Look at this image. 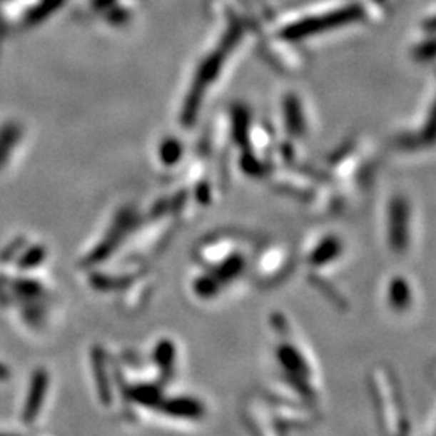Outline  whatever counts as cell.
<instances>
[{"mask_svg": "<svg viewBox=\"0 0 436 436\" xmlns=\"http://www.w3.org/2000/svg\"><path fill=\"white\" fill-rule=\"evenodd\" d=\"M362 15V11L359 7H349L346 10H338L333 14L318 16V18H310V20L300 21L293 24V26H288L283 31V38L288 39H299L305 38V36L315 34L318 31H325L328 28H336L341 26V24L351 23L355 18H359Z\"/></svg>", "mask_w": 436, "mask_h": 436, "instance_id": "cell-1", "label": "cell"}, {"mask_svg": "<svg viewBox=\"0 0 436 436\" xmlns=\"http://www.w3.org/2000/svg\"><path fill=\"white\" fill-rule=\"evenodd\" d=\"M49 383H51V378H49V373L44 368H38V370L31 375L28 395L26 399H24L23 407V422L26 423V425L34 423L36 417L39 415L42 404H44V399L47 396Z\"/></svg>", "mask_w": 436, "mask_h": 436, "instance_id": "cell-2", "label": "cell"}, {"mask_svg": "<svg viewBox=\"0 0 436 436\" xmlns=\"http://www.w3.org/2000/svg\"><path fill=\"white\" fill-rule=\"evenodd\" d=\"M158 409L170 417H181V419H198L202 415V406L191 397H173L158 402Z\"/></svg>", "mask_w": 436, "mask_h": 436, "instance_id": "cell-3", "label": "cell"}, {"mask_svg": "<svg viewBox=\"0 0 436 436\" xmlns=\"http://www.w3.org/2000/svg\"><path fill=\"white\" fill-rule=\"evenodd\" d=\"M91 362H92V372H94V378H96V386L97 390H99V396L102 399V402L107 404L112 401V390H110L106 355H103L99 348L92 349Z\"/></svg>", "mask_w": 436, "mask_h": 436, "instance_id": "cell-4", "label": "cell"}, {"mask_svg": "<svg viewBox=\"0 0 436 436\" xmlns=\"http://www.w3.org/2000/svg\"><path fill=\"white\" fill-rule=\"evenodd\" d=\"M176 359V349L170 340H161L153 349V362H156L158 370L170 372L173 368Z\"/></svg>", "mask_w": 436, "mask_h": 436, "instance_id": "cell-5", "label": "cell"}, {"mask_svg": "<svg viewBox=\"0 0 436 436\" xmlns=\"http://www.w3.org/2000/svg\"><path fill=\"white\" fill-rule=\"evenodd\" d=\"M130 397L136 401L141 406L146 407H157L161 399V391L153 385H138L130 390Z\"/></svg>", "mask_w": 436, "mask_h": 436, "instance_id": "cell-6", "label": "cell"}, {"mask_svg": "<svg viewBox=\"0 0 436 436\" xmlns=\"http://www.w3.org/2000/svg\"><path fill=\"white\" fill-rule=\"evenodd\" d=\"M11 290L15 294H18L20 298L24 299H38L44 294V288L41 286V283L34 280H18L11 285Z\"/></svg>", "mask_w": 436, "mask_h": 436, "instance_id": "cell-7", "label": "cell"}, {"mask_svg": "<svg viewBox=\"0 0 436 436\" xmlns=\"http://www.w3.org/2000/svg\"><path fill=\"white\" fill-rule=\"evenodd\" d=\"M46 259V253L42 248H33L26 250L21 255V259L18 260V267L23 270H29V268H36L39 265V263Z\"/></svg>", "mask_w": 436, "mask_h": 436, "instance_id": "cell-8", "label": "cell"}, {"mask_svg": "<svg viewBox=\"0 0 436 436\" xmlns=\"http://www.w3.org/2000/svg\"><path fill=\"white\" fill-rule=\"evenodd\" d=\"M286 116H288V123H290L293 131L303 130V123H300L303 121V115H300V110H299L296 99H288Z\"/></svg>", "mask_w": 436, "mask_h": 436, "instance_id": "cell-9", "label": "cell"}, {"mask_svg": "<svg viewBox=\"0 0 436 436\" xmlns=\"http://www.w3.org/2000/svg\"><path fill=\"white\" fill-rule=\"evenodd\" d=\"M9 375V370L4 365H0V378H5Z\"/></svg>", "mask_w": 436, "mask_h": 436, "instance_id": "cell-10", "label": "cell"}, {"mask_svg": "<svg viewBox=\"0 0 436 436\" xmlns=\"http://www.w3.org/2000/svg\"><path fill=\"white\" fill-rule=\"evenodd\" d=\"M0 436H14V435H2V433H0Z\"/></svg>", "mask_w": 436, "mask_h": 436, "instance_id": "cell-11", "label": "cell"}]
</instances>
